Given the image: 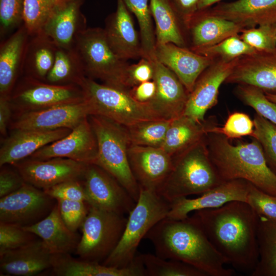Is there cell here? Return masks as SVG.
Returning <instances> with one entry per match:
<instances>
[{
  "instance_id": "6da1fadb",
  "label": "cell",
  "mask_w": 276,
  "mask_h": 276,
  "mask_svg": "<svg viewBox=\"0 0 276 276\" xmlns=\"http://www.w3.org/2000/svg\"><path fill=\"white\" fill-rule=\"evenodd\" d=\"M193 213L211 243L227 263L243 271H254L259 258V217L247 202L232 201Z\"/></svg>"
},
{
  "instance_id": "7a4b0ae2",
  "label": "cell",
  "mask_w": 276,
  "mask_h": 276,
  "mask_svg": "<svg viewBox=\"0 0 276 276\" xmlns=\"http://www.w3.org/2000/svg\"><path fill=\"white\" fill-rule=\"evenodd\" d=\"M145 238L151 241L156 255L162 258L186 263L208 276H232L235 273L233 269L225 268L226 260L211 243L193 215L180 220L166 217Z\"/></svg>"
},
{
  "instance_id": "3957f363",
  "label": "cell",
  "mask_w": 276,
  "mask_h": 276,
  "mask_svg": "<svg viewBox=\"0 0 276 276\" xmlns=\"http://www.w3.org/2000/svg\"><path fill=\"white\" fill-rule=\"evenodd\" d=\"M205 141L210 159L222 181L245 180L276 196V174L256 139L234 145L222 134L210 133Z\"/></svg>"
},
{
  "instance_id": "277c9868",
  "label": "cell",
  "mask_w": 276,
  "mask_h": 276,
  "mask_svg": "<svg viewBox=\"0 0 276 276\" xmlns=\"http://www.w3.org/2000/svg\"><path fill=\"white\" fill-rule=\"evenodd\" d=\"M205 137L173 157L172 169L157 191L168 202L201 195L223 182L210 159Z\"/></svg>"
},
{
  "instance_id": "5b68a950",
  "label": "cell",
  "mask_w": 276,
  "mask_h": 276,
  "mask_svg": "<svg viewBox=\"0 0 276 276\" xmlns=\"http://www.w3.org/2000/svg\"><path fill=\"white\" fill-rule=\"evenodd\" d=\"M88 119L97 142L95 164L113 177L136 202L140 187L129 162L130 144L125 126L98 115L89 116Z\"/></svg>"
},
{
  "instance_id": "8992f818",
  "label": "cell",
  "mask_w": 276,
  "mask_h": 276,
  "mask_svg": "<svg viewBox=\"0 0 276 276\" xmlns=\"http://www.w3.org/2000/svg\"><path fill=\"white\" fill-rule=\"evenodd\" d=\"M169 210L170 202L156 191L140 188L139 197L128 214L120 241L102 264L120 268L129 265L136 256L141 240L157 223L167 217Z\"/></svg>"
},
{
  "instance_id": "52a82bcc",
  "label": "cell",
  "mask_w": 276,
  "mask_h": 276,
  "mask_svg": "<svg viewBox=\"0 0 276 276\" xmlns=\"http://www.w3.org/2000/svg\"><path fill=\"white\" fill-rule=\"evenodd\" d=\"M80 86L90 107L91 115L105 117L125 127L164 119L151 103L135 101L129 90L100 83L87 77Z\"/></svg>"
},
{
  "instance_id": "ba28073f",
  "label": "cell",
  "mask_w": 276,
  "mask_h": 276,
  "mask_svg": "<svg viewBox=\"0 0 276 276\" xmlns=\"http://www.w3.org/2000/svg\"><path fill=\"white\" fill-rule=\"evenodd\" d=\"M73 49L87 77L126 89L124 81L129 64L113 52L103 28H87L79 34Z\"/></svg>"
},
{
  "instance_id": "9c48e42d",
  "label": "cell",
  "mask_w": 276,
  "mask_h": 276,
  "mask_svg": "<svg viewBox=\"0 0 276 276\" xmlns=\"http://www.w3.org/2000/svg\"><path fill=\"white\" fill-rule=\"evenodd\" d=\"M124 215L89 205L75 254L83 260L103 262L122 237L127 220Z\"/></svg>"
},
{
  "instance_id": "30bf717a",
  "label": "cell",
  "mask_w": 276,
  "mask_h": 276,
  "mask_svg": "<svg viewBox=\"0 0 276 276\" xmlns=\"http://www.w3.org/2000/svg\"><path fill=\"white\" fill-rule=\"evenodd\" d=\"M9 101L15 113L39 110L85 100L81 87L77 85L52 84L22 76L16 84Z\"/></svg>"
},
{
  "instance_id": "8fae6325",
  "label": "cell",
  "mask_w": 276,
  "mask_h": 276,
  "mask_svg": "<svg viewBox=\"0 0 276 276\" xmlns=\"http://www.w3.org/2000/svg\"><path fill=\"white\" fill-rule=\"evenodd\" d=\"M55 199L43 190L25 182L18 190L0 199V222L22 227L36 223L47 216Z\"/></svg>"
},
{
  "instance_id": "7c38bea8",
  "label": "cell",
  "mask_w": 276,
  "mask_h": 276,
  "mask_svg": "<svg viewBox=\"0 0 276 276\" xmlns=\"http://www.w3.org/2000/svg\"><path fill=\"white\" fill-rule=\"evenodd\" d=\"M83 182L87 203L91 206L121 214H129L136 202L110 174L96 164H89Z\"/></svg>"
},
{
  "instance_id": "4fadbf2b",
  "label": "cell",
  "mask_w": 276,
  "mask_h": 276,
  "mask_svg": "<svg viewBox=\"0 0 276 276\" xmlns=\"http://www.w3.org/2000/svg\"><path fill=\"white\" fill-rule=\"evenodd\" d=\"M89 164L63 157L29 158L13 165L26 182L42 190L72 180H83Z\"/></svg>"
},
{
  "instance_id": "5bb4252c",
  "label": "cell",
  "mask_w": 276,
  "mask_h": 276,
  "mask_svg": "<svg viewBox=\"0 0 276 276\" xmlns=\"http://www.w3.org/2000/svg\"><path fill=\"white\" fill-rule=\"evenodd\" d=\"M91 115L88 102L56 106L39 110L16 113L9 128L50 130L74 129L85 118Z\"/></svg>"
},
{
  "instance_id": "9a60e30c",
  "label": "cell",
  "mask_w": 276,
  "mask_h": 276,
  "mask_svg": "<svg viewBox=\"0 0 276 276\" xmlns=\"http://www.w3.org/2000/svg\"><path fill=\"white\" fill-rule=\"evenodd\" d=\"M97 153V140L88 117L67 135L41 148L29 158L44 160L63 157L95 164Z\"/></svg>"
},
{
  "instance_id": "2e32d148",
  "label": "cell",
  "mask_w": 276,
  "mask_h": 276,
  "mask_svg": "<svg viewBox=\"0 0 276 276\" xmlns=\"http://www.w3.org/2000/svg\"><path fill=\"white\" fill-rule=\"evenodd\" d=\"M237 59L215 60L202 72L189 94L183 114L199 122L205 120L206 111L217 104L219 88L232 73Z\"/></svg>"
},
{
  "instance_id": "e0dca14e",
  "label": "cell",
  "mask_w": 276,
  "mask_h": 276,
  "mask_svg": "<svg viewBox=\"0 0 276 276\" xmlns=\"http://www.w3.org/2000/svg\"><path fill=\"white\" fill-rule=\"evenodd\" d=\"M128 156L140 187L156 191L169 175L173 159L160 147L130 145Z\"/></svg>"
},
{
  "instance_id": "ac0fdd59",
  "label": "cell",
  "mask_w": 276,
  "mask_h": 276,
  "mask_svg": "<svg viewBox=\"0 0 276 276\" xmlns=\"http://www.w3.org/2000/svg\"><path fill=\"white\" fill-rule=\"evenodd\" d=\"M225 83L249 85L276 95V50L240 57Z\"/></svg>"
},
{
  "instance_id": "d6986e66",
  "label": "cell",
  "mask_w": 276,
  "mask_h": 276,
  "mask_svg": "<svg viewBox=\"0 0 276 276\" xmlns=\"http://www.w3.org/2000/svg\"><path fill=\"white\" fill-rule=\"evenodd\" d=\"M249 182L234 179L222 182L215 188L195 198L181 197L170 203L167 218L180 220L196 211L221 206L232 201H247Z\"/></svg>"
},
{
  "instance_id": "ffe728a7",
  "label": "cell",
  "mask_w": 276,
  "mask_h": 276,
  "mask_svg": "<svg viewBox=\"0 0 276 276\" xmlns=\"http://www.w3.org/2000/svg\"><path fill=\"white\" fill-rule=\"evenodd\" d=\"M131 13L124 0H117L116 10L106 17L103 28L111 48L126 61L145 57Z\"/></svg>"
},
{
  "instance_id": "44dd1931",
  "label": "cell",
  "mask_w": 276,
  "mask_h": 276,
  "mask_svg": "<svg viewBox=\"0 0 276 276\" xmlns=\"http://www.w3.org/2000/svg\"><path fill=\"white\" fill-rule=\"evenodd\" d=\"M154 57L176 75L189 94L200 75L215 61L171 43L156 44Z\"/></svg>"
},
{
  "instance_id": "7402d4cb",
  "label": "cell",
  "mask_w": 276,
  "mask_h": 276,
  "mask_svg": "<svg viewBox=\"0 0 276 276\" xmlns=\"http://www.w3.org/2000/svg\"><path fill=\"white\" fill-rule=\"evenodd\" d=\"M188 48L193 51L216 44L244 29L240 25L215 15L210 7L197 10L186 25Z\"/></svg>"
},
{
  "instance_id": "603a6c76",
  "label": "cell",
  "mask_w": 276,
  "mask_h": 276,
  "mask_svg": "<svg viewBox=\"0 0 276 276\" xmlns=\"http://www.w3.org/2000/svg\"><path fill=\"white\" fill-rule=\"evenodd\" d=\"M2 143L0 166L13 165L29 157L41 148L58 140L72 130L60 128L50 130L14 129Z\"/></svg>"
},
{
  "instance_id": "cb8c5ba5",
  "label": "cell",
  "mask_w": 276,
  "mask_h": 276,
  "mask_svg": "<svg viewBox=\"0 0 276 276\" xmlns=\"http://www.w3.org/2000/svg\"><path fill=\"white\" fill-rule=\"evenodd\" d=\"M153 60L156 91L151 103L164 119L171 120L183 114L189 94L172 71Z\"/></svg>"
},
{
  "instance_id": "d4e9b609",
  "label": "cell",
  "mask_w": 276,
  "mask_h": 276,
  "mask_svg": "<svg viewBox=\"0 0 276 276\" xmlns=\"http://www.w3.org/2000/svg\"><path fill=\"white\" fill-rule=\"evenodd\" d=\"M84 0H68L56 9L45 22L41 31L58 47L73 49L77 37L87 28L81 8Z\"/></svg>"
},
{
  "instance_id": "484cf974",
  "label": "cell",
  "mask_w": 276,
  "mask_h": 276,
  "mask_svg": "<svg viewBox=\"0 0 276 276\" xmlns=\"http://www.w3.org/2000/svg\"><path fill=\"white\" fill-rule=\"evenodd\" d=\"M53 255L41 239H36L24 246L1 255V273L9 275H36L52 268Z\"/></svg>"
},
{
  "instance_id": "4316f807",
  "label": "cell",
  "mask_w": 276,
  "mask_h": 276,
  "mask_svg": "<svg viewBox=\"0 0 276 276\" xmlns=\"http://www.w3.org/2000/svg\"><path fill=\"white\" fill-rule=\"evenodd\" d=\"M30 36L22 25L1 42V98H9L22 75L25 54Z\"/></svg>"
},
{
  "instance_id": "83f0119b",
  "label": "cell",
  "mask_w": 276,
  "mask_h": 276,
  "mask_svg": "<svg viewBox=\"0 0 276 276\" xmlns=\"http://www.w3.org/2000/svg\"><path fill=\"white\" fill-rule=\"evenodd\" d=\"M212 13L243 28L276 25V0H236L210 7Z\"/></svg>"
},
{
  "instance_id": "f1b7e54d",
  "label": "cell",
  "mask_w": 276,
  "mask_h": 276,
  "mask_svg": "<svg viewBox=\"0 0 276 276\" xmlns=\"http://www.w3.org/2000/svg\"><path fill=\"white\" fill-rule=\"evenodd\" d=\"M53 273L58 276H145L144 266L138 256L128 266L116 267L100 263L76 259L70 254H54Z\"/></svg>"
},
{
  "instance_id": "f546056e",
  "label": "cell",
  "mask_w": 276,
  "mask_h": 276,
  "mask_svg": "<svg viewBox=\"0 0 276 276\" xmlns=\"http://www.w3.org/2000/svg\"><path fill=\"white\" fill-rule=\"evenodd\" d=\"M23 228L39 237L53 254H70L76 250L80 239L64 222L57 202L43 219Z\"/></svg>"
},
{
  "instance_id": "4dcf8cb0",
  "label": "cell",
  "mask_w": 276,
  "mask_h": 276,
  "mask_svg": "<svg viewBox=\"0 0 276 276\" xmlns=\"http://www.w3.org/2000/svg\"><path fill=\"white\" fill-rule=\"evenodd\" d=\"M216 125L213 118L199 122L182 114L171 119L160 148L173 157L204 138Z\"/></svg>"
},
{
  "instance_id": "1f68e13d",
  "label": "cell",
  "mask_w": 276,
  "mask_h": 276,
  "mask_svg": "<svg viewBox=\"0 0 276 276\" xmlns=\"http://www.w3.org/2000/svg\"><path fill=\"white\" fill-rule=\"evenodd\" d=\"M156 44L171 43L188 48L186 29L170 0H150Z\"/></svg>"
},
{
  "instance_id": "d6a6232c",
  "label": "cell",
  "mask_w": 276,
  "mask_h": 276,
  "mask_svg": "<svg viewBox=\"0 0 276 276\" xmlns=\"http://www.w3.org/2000/svg\"><path fill=\"white\" fill-rule=\"evenodd\" d=\"M57 48L53 40L42 31L30 36L22 76L44 81L54 64Z\"/></svg>"
},
{
  "instance_id": "836d02e7",
  "label": "cell",
  "mask_w": 276,
  "mask_h": 276,
  "mask_svg": "<svg viewBox=\"0 0 276 276\" xmlns=\"http://www.w3.org/2000/svg\"><path fill=\"white\" fill-rule=\"evenodd\" d=\"M86 77L74 49L58 47L54 64L44 82L55 85L80 86Z\"/></svg>"
},
{
  "instance_id": "e575fe53",
  "label": "cell",
  "mask_w": 276,
  "mask_h": 276,
  "mask_svg": "<svg viewBox=\"0 0 276 276\" xmlns=\"http://www.w3.org/2000/svg\"><path fill=\"white\" fill-rule=\"evenodd\" d=\"M259 258L252 276H276V223L259 217Z\"/></svg>"
},
{
  "instance_id": "d590c367",
  "label": "cell",
  "mask_w": 276,
  "mask_h": 276,
  "mask_svg": "<svg viewBox=\"0 0 276 276\" xmlns=\"http://www.w3.org/2000/svg\"><path fill=\"white\" fill-rule=\"evenodd\" d=\"M171 120L145 121L125 127L130 145L161 147Z\"/></svg>"
},
{
  "instance_id": "8d00e7d4",
  "label": "cell",
  "mask_w": 276,
  "mask_h": 276,
  "mask_svg": "<svg viewBox=\"0 0 276 276\" xmlns=\"http://www.w3.org/2000/svg\"><path fill=\"white\" fill-rule=\"evenodd\" d=\"M137 19L145 58L153 60L156 45L155 29L150 8V0H124Z\"/></svg>"
},
{
  "instance_id": "74e56055",
  "label": "cell",
  "mask_w": 276,
  "mask_h": 276,
  "mask_svg": "<svg viewBox=\"0 0 276 276\" xmlns=\"http://www.w3.org/2000/svg\"><path fill=\"white\" fill-rule=\"evenodd\" d=\"M139 256L146 276H208L203 271L182 261L163 259L150 254Z\"/></svg>"
},
{
  "instance_id": "f35d334b",
  "label": "cell",
  "mask_w": 276,
  "mask_h": 276,
  "mask_svg": "<svg viewBox=\"0 0 276 276\" xmlns=\"http://www.w3.org/2000/svg\"><path fill=\"white\" fill-rule=\"evenodd\" d=\"M68 0H25L24 24L30 36L41 32L51 14Z\"/></svg>"
},
{
  "instance_id": "ab89813d",
  "label": "cell",
  "mask_w": 276,
  "mask_h": 276,
  "mask_svg": "<svg viewBox=\"0 0 276 276\" xmlns=\"http://www.w3.org/2000/svg\"><path fill=\"white\" fill-rule=\"evenodd\" d=\"M256 50L240 37L239 34L230 36L213 45L194 51L214 60L230 61L251 54Z\"/></svg>"
},
{
  "instance_id": "60d3db41",
  "label": "cell",
  "mask_w": 276,
  "mask_h": 276,
  "mask_svg": "<svg viewBox=\"0 0 276 276\" xmlns=\"http://www.w3.org/2000/svg\"><path fill=\"white\" fill-rule=\"evenodd\" d=\"M235 93L256 113L276 125V103L269 100L260 89L247 84H237Z\"/></svg>"
},
{
  "instance_id": "b9f144b4",
  "label": "cell",
  "mask_w": 276,
  "mask_h": 276,
  "mask_svg": "<svg viewBox=\"0 0 276 276\" xmlns=\"http://www.w3.org/2000/svg\"><path fill=\"white\" fill-rule=\"evenodd\" d=\"M252 137L261 144L267 164L276 174V125L256 113Z\"/></svg>"
},
{
  "instance_id": "7bdbcfd3",
  "label": "cell",
  "mask_w": 276,
  "mask_h": 276,
  "mask_svg": "<svg viewBox=\"0 0 276 276\" xmlns=\"http://www.w3.org/2000/svg\"><path fill=\"white\" fill-rule=\"evenodd\" d=\"M239 36L243 41L256 51L276 50V25H264L244 28Z\"/></svg>"
},
{
  "instance_id": "ee69618b",
  "label": "cell",
  "mask_w": 276,
  "mask_h": 276,
  "mask_svg": "<svg viewBox=\"0 0 276 276\" xmlns=\"http://www.w3.org/2000/svg\"><path fill=\"white\" fill-rule=\"evenodd\" d=\"M25 0H0V36L3 38L24 24Z\"/></svg>"
},
{
  "instance_id": "f6af8a7d",
  "label": "cell",
  "mask_w": 276,
  "mask_h": 276,
  "mask_svg": "<svg viewBox=\"0 0 276 276\" xmlns=\"http://www.w3.org/2000/svg\"><path fill=\"white\" fill-rule=\"evenodd\" d=\"M254 132V121L249 116L243 112H235L228 115L222 127L216 125L210 133L221 134L228 139H233L244 136H252Z\"/></svg>"
},
{
  "instance_id": "bcb514c9",
  "label": "cell",
  "mask_w": 276,
  "mask_h": 276,
  "mask_svg": "<svg viewBox=\"0 0 276 276\" xmlns=\"http://www.w3.org/2000/svg\"><path fill=\"white\" fill-rule=\"evenodd\" d=\"M36 236L22 226L0 222V256L30 243Z\"/></svg>"
},
{
  "instance_id": "7dc6e473",
  "label": "cell",
  "mask_w": 276,
  "mask_h": 276,
  "mask_svg": "<svg viewBox=\"0 0 276 276\" xmlns=\"http://www.w3.org/2000/svg\"><path fill=\"white\" fill-rule=\"evenodd\" d=\"M259 217L276 223V196L266 193L249 182L247 201Z\"/></svg>"
},
{
  "instance_id": "c3c4849f",
  "label": "cell",
  "mask_w": 276,
  "mask_h": 276,
  "mask_svg": "<svg viewBox=\"0 0 276 276\" xmlns=\"http://www.w3.org/2000/svg\"><path fill=\"white\" fill-rule=\"evenodd\" d=\"M61 216L68 228L76 232L81 227L87 214L89 205L86 202L57 200Z\"/></svg>"
},
{
  "instance_id": "681fc988",
  "label": "cell",
  "mask_w": 276,
  "mask_h": 276,
  "mask_svg": "<svg viewBox=\"0 0 276 276\" xmlns=\"http://www.w3.org/2000/svg\"><path fill=\"white\" fill-rule=\"evenodd\" d=\"M43 191L56 200H67L87 202L83 180L64 181Z\"/></svg>"
},
{
  "instance_id": "f907efd6",
  "label": "cell",
  "mask_w": 276,
  "mask_h": 276,
  "mask_svg": "<svg viewBox=\"0 0 276 276\" xmlns=\"http://www.w3.org/2000/svg\"><path fill=\"white\" fill-rule=\"evenodd\" d=\"M153 60L143 57L136 63L129 65L124 81L126 89L129 90L143 82L153 80L154 75Z\"/></svg>"
},
{
  "instance_id": "816d5d0a",
  "label": "cell",
  "mask_w": 276,
  "mask_h": 276,
  "mask_svg": "<svg viewBox=\"0 0 276 276\" xmlns=\"http://www.w3.org/2000/svg\"><path fill=\"white\" fill-rule=\"evenodd\" d=\"M1 168L0 198H2L17 191L26 182L16 170L14 171L5 166Z\"/></svg>"
},
{
  "instance_id": "f5cc1de1",
  "label": "cell",
  "mask_w": 276,
  "mask_h": 276,
  "mask_svg": "<svg viewBox=\"0 0 276 276\" xmlns=\"http://www.w3.org/2000/svg\"><path fill=\"white\" fill-rule=\"evenodd\" d=\"M156 86L153 80L143 82L129 90L131 96L136 101L151 103L155 96Z\"/></svg>"
},
{
  "instance_id": "db71d44e",
  "label": "cell",
  "mask_w": 276,
  "mask_h": 276,
  "mask_svg": "<svg viewBox=\"0 0 276 276\" xmlns=\"http://www.w3.org/2000/svg\"><path fill=\"white\" fill-rule=\"evenodd\" d=\"M185 26L191 17L198 10V5L200 0H170Z\"/></svg>"
},
{
  "instance_id": "11a10c76",
  "label": "cell",
  "mask_w": 276,
  "mask_h": 276,
  "mask_svg": "<svg viewBox=\"0 0 276 276\" xmlns=\"http://www.w3.org/2000/svg\"><path fill=\"white\" fill-rule=\"evenodd\" d=\"M12 108L9 99L0 97V132L6 135L11 120Z\"/></svg>"
},
{
  "instance_id": "9f6ffc18",
  "label": "cell",
  "mask_w": 276,
  "mask_h": 276,
  "mask_svg": "<svg viewBox=\"0 0 276 276\" xmlns=\"http://www.w3.org/2000/svg\"><path fill=\"white\" fill-rule=\"evenodd\" d=\"M223 0H200L198 5V10L212 7Z\"/></svg>"
},
{
  "instance_id": "6f0895ef",
  "label": "cell",
  "mask_w": 276,
  "mask_h": 276,
  "mask_svg": "<svg viewBox=\"0 0 276 276\" xmlns=\"http://www.w3.org/2000/svg\"><path fill=\"white\" fill-rule=\"evenodd\" d=\"M266 97L271 101L276 103V95L265 93Z\"/></svg>"
}]
</instances>
